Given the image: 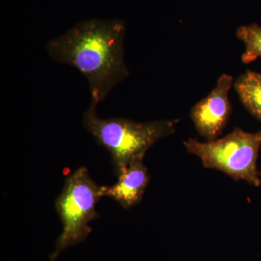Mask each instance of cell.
I'll use <instances>...</instances> for the list:
<instances>
[{"label":"cell","instance_id":"obj_1","mask_svg":"<svg viewBox=\"0 0 261 261\" xmlns=\"http://www.w3.org/2000/svg\"><path fill=\"white\" fill-rule=\"evenodd\" d=\"M126 32L121 20L91 19L51 39L46 49L53 61L73 67L87 79L91 99L99 104L129 76L124 61Z\"/></svg>","mask_w":261,"mask_h":261},{"label":"cell","instance_id":"obj_2","mask_svg":"<svg viewBox=\"0 0 261 261\" xmlns=\"http://www.w3.org/2000/svg\"><path fill=\"white\" fill-rule=\"evenodd\" d=\"M97 106L91 99L83 115V126L111 154L116 176L134 161L144 159L156 142L173 135L181 121L179 118L147 122L124 118L103 119L97 116Z\"/></svg>","mask_w":261,"mask_h":261},{"label":"cell","instance_id":"obj_3","mask_svg":"<svg viewBox=\"0 0 261 261\" xmlns=\"http://www.w3.org/2000/svg\"><path fill=\"white\" fill-rule=\"evenodd\" d=\"M189 153L197 156L206 168L226 173L235 181L261 185L257 168L261 147V132H247L234 128L231 133L216 140L199 142L190 138L184 142Z\"/></svg>","mask_w":261,"mask_h":261},{"label":"cell","instance_id":"obj_4","mask_svg":"<svg viewBox=\"0 0 261 261\" xmlns=\"http://www.w3.org/2000/svg\"><path fill=\"white\" fill-rule=\"evenodd\" d=\"M102 191V186L93 181L84 166L66 178L55 203L63 230L49 255L51 260H56L66 249L83 242L92 232L89 222L99 216L96 206L103 197Z\"/></svg>","mask_w":261,"mask_h":261},{"label":"cell","instance_id":"obj_5","mask_svg":"<svg viewBox=\"0 0 261 261\" xmlns=\"http://www.w3.org/2000/svg\"><path fill=\"white\" fill-rule=\"evenodd\" d=\"M233 82L232 75H221L210 94L192 108L190 118L195 129L207 141L219 138L227 125L232 112L228 92Z\"/></svg>","mask_w":261,"mask_h":261},{"label":"cell","instance_id":"obj_6","mask_svg":"<svg viewBox=\"0 0 261 261\" xmlns=\"http://www.w3.org/2000/svg\"><path fill=\"white\" fill-rule=\"evenodd\" d=\"M118 177L114 185L102 186V197L113 199L126 210L138 205L143 198L149 181L148 170L144 164L143 159L130 163Z\"/></svg>","mask_w":261,"mask_h":261},{"label":"cell","instance_id":"obj_7","mask_svg":"<svg viewBox=\"0 0 261 261\" xmlns=\"http://www.w3.org/2000/svg\"><path fill=\"white\" fill-rule=\"evenodd\" d=\"M233 86L244 107L261 121V73L247 70L233 82Z\"/></svg>","mask_w":261,"mask_h":261},{"label":"cell","instance_id":"obj_8","mask_svg":"<svg viewBox=\"0 0 261 261\" xmlns=\"http://www.w3.org/2000/svg\"><path fill=\"white\" fill-rule=\"evenodd\" d=\"M239 40L245 44L241 60L244 64H250L261 58V27L257 23L242 25L236 32Z\"/></svg>","mask_w":261,"mask_h":261}]
</instances>
